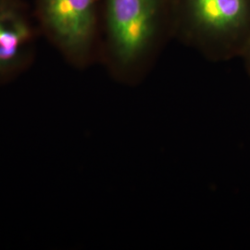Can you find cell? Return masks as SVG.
Instances as JSON below:
<instances>
[{"label": "cell", "instance_id": "obj_1", "mask_svg": "<svg viewBox=\"0 0 250 250\" xmlns=\"http://www.w3.org/2000/svg\"><path fill=\"white\" fill-rule=\"evenodd\" d=\"M171 39L173 0H101L99 43L121 83H141Z\"/></svg>", "mask_w": 250, "mask_h": 250}, {"label": "cell", "instance_id": "obj_2", "mask_svg": "<svg viewBox=\"0 0 250 250\" xmlns=\"http://www.w3.org/2000/svg\"><path fill=\"white\" fill-rule=\"evenodd\" d=\"M174 38L211 62L250 47V0H173Z\"/></svg>", "mask_w": 250, "mask_h": 250}, {"label": "cell", "instance_id": "obj_3", "mask_svg": "<svg viewBox=\"0 0 250 250\" xmlns=\"http://www.w3.org/2000/svg\"><path fill=\"white\" fill-rule=\"evenodd\" d=\"M39 7L63 53L76 65L88 64L100 42L101 0H40Z\"/></svg>", "mask_w": 250, "mask_h": 250}, {"label": "cell", "instance_id": "obj_4", "mask_svg": "<svg viewBox=\"0 0 250 250\" xmlns=\"http://www.w3.org/2000/svg\"><path fill=\"white\" fill-rule=\"evenodd\" d=\"M31 37V28L21 12L9 3L0 2V76L18 65Z\"/></svg>", "mask_w": 250, "mask_h": 250}, {"label": "cell", "instance_id": "obj_5", "mask_svg": "<svg viewBox=\"0 0 250 250\" xmlns=\"http://www.w3.org/2000/svg\"><path fill=\"white\" fill-rule=\"evenodd\" d=\"M241 59H243V61H244L246 71H247L249 76L250 77V47L245 52V54L242 56Z\"/></svg>", "mask_w": 250, "mask_h": 250}]
</instances>
